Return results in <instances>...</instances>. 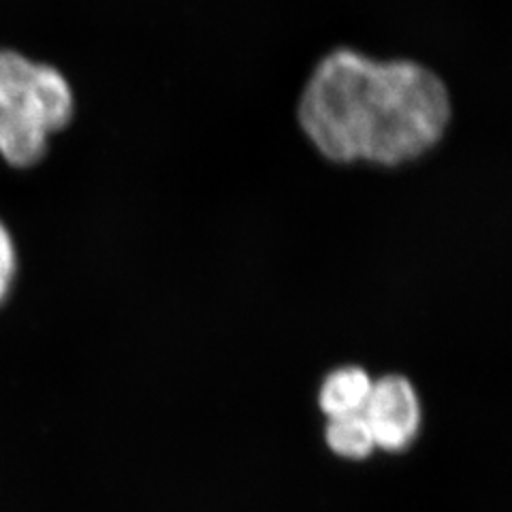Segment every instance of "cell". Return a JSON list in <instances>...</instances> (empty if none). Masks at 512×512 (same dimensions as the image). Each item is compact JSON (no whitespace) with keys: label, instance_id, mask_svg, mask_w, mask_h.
I'll return each mask as SVG.
<instances>
[{"label":"cell","instance_id":"cell-1","mask_svg":"<svg viewBox=\"0 0 512 512\" xmlns=\"http://www.w3.org/2000/svg\"><path fill=\"white\" fill-rule=\"evenodd\" d=\"M297 116L333 163L397 167L438 146L451 122V96L419 62L338 50L316 64Z\"/></svg>","mask_w":512,"mask_h":512},{"label":"cell","instance_id":"cell-2","mask_svg":"<svg viewBox=\"0 0 512 512\" xmlns=\"http://www.w3.org/2000/svg\"><path fill=\"white\" fill-rule=\"evenodd\" d=\"M73 90L56 67L0 50V156L15 169L35 167L52 135L73 118Z\"/></svg>","mask_w":512,"mask_h":512},{"label":"cell","instance_id":"cell-3","mask_svg":"<svg viewBox=\"0 0 512 512\" xmlns=\"http://www.w3.org/2000/svg\"><path fill=\"white\" fill-rule=\"evenodd\" d=\"M363 416L380 457H406L425 436L427 408L416 382L402 372L374 378Z\"/></svg>","mask_w":512,"mask_h":512},{"label":"cell","instance_id":"cell-4","mask_svg":"<svg viewBox=\"0 0 512 512\" xmlns=\"http://www.w3.org/2000/svg\"><path fill=\"white\" fill-rule=\"evenodd\" d=\"M374 374L359 363H342L320 376L314 389V410L320 419L361 414L374 387Z\"/></svg>","mask_w":512,"mask_h":512},{"label":"cell","instance_id":"cell-5","mask_svg":"<svg viewBox=\"0 0 512 512\" xmlns=\"http://www.w3.org/2000/svg\"><path fill=\"white\" fill-rule=\"evenodd\" d=\"M320 444L333 461L344 466H365L378 457L372 429L363 412L320 423Z\"/></svg>","mask_w":512,"mask_h":512},{"label":"cell","instance_id":"cell-6","mask_svg":"<svg viewBox=\"0 0 512 512\" xmlns=\"http://www.w3.org/2000/svg\"><path fill=\"white\" fill-rule=\"evenodd\" d=\"M15 276H18V252H15L13 237L0 222V306L13 291Z\"/></svg>","mask_w":512,"mask_h":512}]
</instances>
